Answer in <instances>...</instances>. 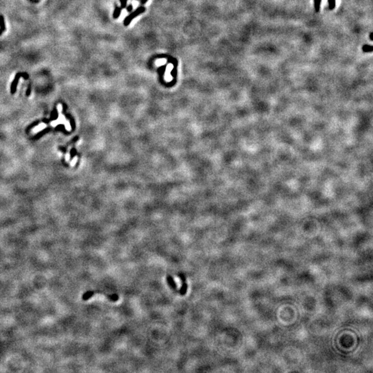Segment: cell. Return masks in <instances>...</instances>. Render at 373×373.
Returning <instances> with one entry per match:
<instances>
[{"mask_svg": "<svg viewBox=\"0 0 373 373\" xmlns=\"http://www.w3.org/2000/svg\"><path fill=\"white\" fill-rule=\"evenodd\" d=\"M2 32H3V31L1 30V29H0V35H1L2 33Z\"/></svg>", "mask_w": 373, "mask_h": 373, "instance_id": "20", "label": "cell"}, {"mask_svg": "<svg viewBox=\"0 0 373 373\" xmlns=\"http://www.w3.org/2000/svg\"><path fill=\"white\" fill-rule=\"evenodd\" d=\"M132 9H133V6H132V4H130L128 7L127 8V12H131L132 11Z\"/></svg>", "mask_w": 373, "mask_h": 373, "instance_id": "16", "label": "cell"}, {"mask_svg": "<svg viewBox=\"0 0 373 373\" xmlns=\"http://www.w3.org/2000/svg\"><path fill=\"white\" fill-rule=\"evenodd\" d=\"M94 291H88V292H85L83 296H82V300L83 301H87L89 300V299H91V297H92L94 295Z\"/></svg>", "mask_w": 373, "mask_h": 373, "instance_id": "7", "label": "cell"}, {"mask_svg": "<svg viewBox=\"0 0 373 373\" xmlns=\"http://www.w3.org/2000/svg\"><path fill=\"white\" fill-rule=\"evenodd\" d=\"M60 123H64L65 124V127H66V129L68 131L71 130V126H70L69 121L66 120L64 116L62 115L61 113H60V116H59V118L57 120L53 121V122H51V126L55 127H56V125H57L58 124H60Z\"/></svg>", "mask_w": 373, "mask_h": 373, "instance_id": "2", "label": "cell"}, {"mask_svg": "<svg viewBox=\"0 0 373 373\" xmlns=\"http://www.w3.org/2000/svg\"><path fill=\"white\" fill-rule=\"evenodd\" d=\"M328 6L330 9H334L336 6V0H328Z\"/></svg>", "mask_w": 373, "mask_h": 373, "instance_id": "13", "label": "cell"}, {"mask_svg": "<svg viewBox=\"0 0 373 373\" xmlns=\"http://www.w3.org/2000/svg\"><path fill=\"white\" fill-rule=\"evenodd\" d=\"M187 288H188V286H187V283L185 282H182V285L181 287V289H180L179 291V293L181 294V295L182 296H184L186 294V292H187Z\"/></svg>", "mask_w": 373, "mask_h": 373, "instance_id": "5", "label": "cell"}, {"mask_svg": "<svg viewBox=\"0 0 373 373\" xmlns=\"http://www.w3.org/2000/svg\"><path fill=\"white\" fill-rule=\"evenodd\" d=\"M362 51H364V53H371V52L373 51L372 46L366 44L362 47Z\"/></svg>", "mask_w": 373, "mask_h": 373, "instance_id": "9", "label": "cell"}, {"mask_svg": "<svg viewBox=\"0 0 373 373\" xmlns=\"http://www.w3.org/2000/svg\"><path fill=\"white\" fill-rule=\"evenodd\" d=\"M315 1V11L316 12H319V10H320V5H321V0H314Z\"/></svg>", "mask_w": 373, "mask_h": 373, "instance_id": "12", "label": "cell"}, {"mask_svg": "<svg viewBox=\"0 0 373 373\" xmlns=\"http://www.w3.org/2000/svg\"><path fill=\"white\" fill-rule=\"evenodd\" d=\"M167 281L169 286L171 287L172 289H173V290L177 289V285H176L174 279H173V278L172 276H167Z\"/></svg>", "mask_w": 373, "mask_h": 373, "instance_id": "4", "label": "cell"}, {"mask_svg": "<svg viewBox=\"0 0 373 373\" xmlns=\"http://www.w3.org/2000/svg\"><path fill=\"white\" fill-rule=\"evenodd\" d=\"M148 2V0H141V4H145L146 3Z\"/></svg>", "mask_w": 373, "mask_h": 373, "instance_id": "19", "label": "cell"}, {"mask_svg": "<svg viewBox=\"0 0 373 373\" xmlns=\"http://www.w3.org/2000/svg\"><path fill=\"white\" fill-rule=\"evenodd\" d=\"M121 11H122V8L119 7V6H116V8L115 10H114V12H113V17L114 19H117L118 18L120 14H121Z\"/></svg>", "mask_w": 373, "mask_h": 373, "instance_id": "6", "label": "cell"}, {"mask_svg": "<svg viewBox=\"0 0 373 373\" xmlns=\"http://www.w3.org/2000/svg\"><path fill=\"white\" fill-rule=\"evenodd\" d=\"M120 4L121 6L120 7L122 8H125L127 7V0H120Z\"/></svg>", "mask_w": 373, "mask_h": 373, "instance_id": "14", "label": "cell"}, {"mask_svg": "<svg viewBox=\"0 0 373 373\" xmlns=\"http://www.w3.org/2000/svg\"><path fill=\"white\" fill-rule=\"evenodd\" d=\"M178 277L180 278V279H181L182 282H185V281H186V277H185V276L184 275V274H181H181L179 273L178 274Z\"/></svg>", "mask_w": 373, "mask_h": 373, "instance_id": "15", "label": "cell"}, {"mask_svg": "<svg viewBox=\"0 0 373 373\" xmlns=\"http://www.w3.org/2000/svg\"><path fill=\"white\" fill-rule=\"evenodd\" d=\"M145 10H146V8H145V7H144V6H140V7H138L135 11L132 12V13H130L125 19H124V25L127 27V26L130 24V23L132 22V20L134 18L138 17V16L140 15V14H142V12L145 11Z\"/></svg>", "mask_w": 373, "mask_h": 373, "instance_id": "1", "label": "cell"}, {"mask_svg": "<svg viewBox=\"0 0 373 373\" xmlns=\"http://www.w3.org/2000/svg\"><path fill=\"white\" fill-rule=\"evenodd\" d=\"M23 77L25 79H28V75L27 73H18L17 75L15 76V77L14 80L12 81V85H11V92L12 93H14L16 91V87H17V84L18 82V80L19 79V77Z\"/></svg>", "mask_w": 373, "mask_h": 373, "instance_id": "3", "label": "cell"}, {"mask_svg": "<svg viewBox=\"0 0 373 373\" xmlns=\"http://www.w3.org/2000/svg\"><path fill=\"white\" fill-rule=\"evenodd\" d=\"M370 39H371V41H373V32H372L371 35H370Z\"/></svg>", "mask_w": 373, "mask_h": 373, "instance_id": "18", "label": "cell"}, {"mask_svg": "<svg viewBox=\"0 0 373 373\" xmlns=\"http://www.w3.org/2000/svg\"><path fill=\"white\" fill-rule=\"evenodd\" d=\"M46 127H47V125H46V124H44V123L40 124V125L37 126V127H35V128L33 129V132L34 133H37L38 132H40V131H41V130H42L43 129H44Z\"/></svg>", "mask_w": 373, "mask_h": 373, "instance_id": "10", "label": "cell"}, {"mask_svg": "<svg viewBox=\"0 0 373 373\" xmlns=\"http://www.w3.org/2000/svg\"><path fill=\"white\" fill-rule=\"evenodd\" d=\"M76 161H77V157H75V158L73 159V161L71 162V165H74L75 164H76Z\"/></svg>", "mask_w": 373, "mask_h": 373, "instance_id": "17", "label": "cell"}, {"mask_svg": "<svg viewBox=\"0 0 373 373\" xmlns=\"http://www.w3.org/2000/svg\"><path fill=\"white\" fill-rule=\"evenodd\" d=\"M0 27H1V30L4 32L6 29L5 27V23H4V17H3L2 15H0Z\"/></svg>", "mask_w": 373, "mask_h": 373, "instance_id": "11", "label": "cell"}, {"mask_svg": "<svg viewBox=\"0 0 373 373\" xmlns=\"http://www.w3.org/2000/svg\"><path fill=\"white\" fill-rule=\"evenodd\" d=\"M104 295H105L108 299H109L110 300L112 301H117L119 300V296L117 295V294H106L104 293Z\"/></svg>", "mask_w": 373, "mask_h": 373, "instance_id": "8", "label": "cell"}]
</instances>
